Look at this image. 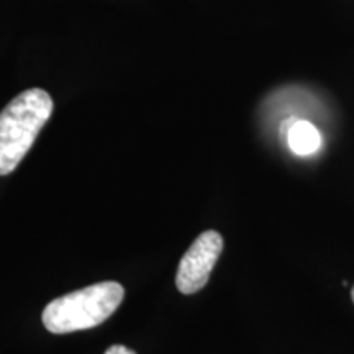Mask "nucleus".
I'll return each mask as SVG.
<instances>
[{
	"mask_svg": "<svg viewBox=\"0 0 354 354\" xmlns=\"http://www.w3.org/2000/svg\"><path fill=\"white\" fill-rule=\"evenodd\" d=\"M53 113V99L43 88H28L0 112V176L17 169Z\"/></svg>",
	"mask_w": 354,
	"mask_h": 354,
	"instance_id": "nucleus-1",
	"label": "nucleus"
},
{
	"mask_svg": "<svg viewBox=\"0 0 354 354\" xmlns=\"http://www.w3.org/2000/svg\"><path fill=\"white\" fill-rule=\"evenodd\" d=\"M125 289L113 281L84 287L57 297L44 307L43 325L55 335L88 330L104 323L120 307Z\"/></svg>",
	"mask_w": 354,
	"mask_h": 354,
	"instance_id": "nucleus-2",
	"label": "nucleus"
},
{
	"mask_svg": "<svg viewBox=\"0 0 354 354\" xmlns=\"http://www.w3.org/2000/svg\"><path fill=\"white\" fill-rule=\"evenodd\" d=\"M223 251V238L215 230L203 232L180 259L176 286L185 295L196 294L209 282L210 272Z\"/></svg>",
	"mask_w": 354,
	"mask_h": 354,
	"instance_id": "nucleus-3",
	"label": "nucleus"
},
{
	"mask_svg": "<svg viewBox=\"0 0 354 354\" xmlns=\"http://www.w3.org/2000/svg\"><path fill=\"white\" fill-rule=\"evenodd\" d=\"M282 136H286L290 151L299 156L315 154L322 146V135L318 128L307 120L289 118L281 125Z\"/></svg>",
	"mask_w": 354,
	"mask_h": 354,
	"instance_id": "nucleus-4",
	"label": "nucleus"
},
{
	"mask_svg": "<svg viewBox=\"0 0 354 354\" xmlns=\"http://www.w3.org/2000/svg\"><path fill=\"white\" fill-rule=\"evenodd\" d=\"M104 354H136L133 349L123 346V344H112Z\"/></svg>",
	"mask_w": 354,
	"mask_h": 354,
	"instance_id": "nucleus-5",
	"label": "nucleus"
},
{
	"mask_svg": "<svg viewBox=\"0 0 354 354\" xmlns=\"http://www.w3.org/2000/svg\"><path fill=\"white\" fill-rule=\"evenodd\" d=\"M351 299H353V302H354V287H353V290H351Z\"/></svg>",
	"mask_w": 354,
	"mask_h": 354,
	"instance_id": "nucleus-6",
	"label": "nucleus"
}]
</instances>
